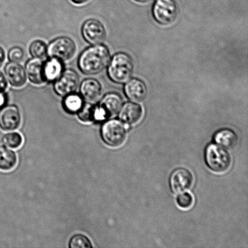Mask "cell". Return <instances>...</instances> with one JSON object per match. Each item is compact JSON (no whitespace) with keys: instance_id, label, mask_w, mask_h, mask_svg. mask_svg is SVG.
<instances>
[{"instance_id":"1","label":"cell","mask_w":248,"mask_h":248,"mask_svg":"<svg viewBox=\"0 0 248 248\" xmlns=\"http://www.w3.org/2000/svg\"><path fill=\"white\" fill-rule=\"evenodd\" d=\"M110 60V53L108 47L103 44L92 45L80 55L78 66L84 74L96 75L108 67Z\"/></svg>"},{"instance_id":"2","label":"cell","mask_w":248,"mask_h":248,"mask_svg":"<svg viewBox=\"0 0 248 248\" xmlns=\"http://www.w3.org/2000/svg\"><path fill=\"white\" fill-rule=\"evenodd\" d=\"M108 67V77L115 83H125L132 76L133 61L125 53H118L114 55Z\"/></svg>"},{"instance_id":"3","label":"cell","mask_w":248,"mask_h":248,"mask_svg":"<svg viewBox=\"0 0 248 248\" xmlns=\"http://www.w3.org/2000/svg\"><path fill=\"white\" fill-rule=\"evenodd\" d=\"M205 159L206 165L212 171L220 173L228 171L232 164L230 153L224 148L214 143L206 147Z\"/></svg>"},{"instance_id":"4","label":"cell","mask_w":248,"mask_h":248,"mask_svg":"<svg viewBox=\"0 0 248 248\" xmlns=\"http://www.w3.org/2000/svg\"><path fill=\"white\" fill-rule=\"evenodd\" d=\"M101 136L104 142L110 147H120L126 140L125 126L117 120L108 121L102 126Z\"/></svg>"},{"instance_id":"5","label":"cell","mask_w":248,"mask_h":248,"mask_svg":"<svg viewBox=\"0 0 248 248\" xmlns=\"http://www.w3.org/2000/svg\"><path fill=\"white\" fill-rule=\"evenodd\" d=\"M155 20L161 25H170L176 20L178 7L174 0H156L153 7Z\"/></svg>"},{"instance_id":"6","label":"cell","mask_w":248,"mask_h":248,"mask_svg":"<svg viewBox=\"0 0 248 248\" xmlns=\"http://www.w3.org/2000/svg\"><path fill=\"white\" fill-rule=\"evenodd\" d=\"M76 45L71 38L62 36L52 41L47 47V55L65 62L74 57L76 52Z\"/></svg>"},{"instance_id":"7","label":"cell","mask_w":248,"mask_h":248,"mask_svg":"<svg viewBox=\"0 0 248 248\" xmlns=\"http://www.w3.org/2000/svg\"><path fill=\"white\" fill-rule=\"evenodd\" d=\"M79 77L76 71L73 69H67L56 80L54 90L58 95L64 97L68 94L75 93L78 88Z\"/></svg>"},{"instance_id":"8","label":"cell","mask_w":248,"mask_h":248,"mask_svg":"<svg viewBox=\"0 0 248 248\" xmlns=\"http://www.w3.org/2000/svg\"><path fill=\"white\" fill-rule=\"evenodd\" d=\"M84 40L92 45H101L106 40V31L101 22L95 19L85 21L82 27Z\"/></svg>"},{"instance_id":"9","label":"cell","mask_w":248,"mask_h":248,"mask_svg":"<svg viewBox=\"0 0 248 248\" xmlns=\"http://www.w3.org/2000/svg\"><path fill=\"white\" fill-rule=\"evenodd\" d=\"M194 177L191 171L184 168L175 170L170 178V188L174 193L188 190L193 186Z\"/></svg>"},{"instance_id":"10","label":"cell","mask_w":248,"mask_h":248,"mask_svg":"<svg viewBox=\"0 0 248 248\" xmlns=\"http://www.w3.org/2000/svg\"><path fill=\"white\" fill-rule=\"evenodd\" d=\"M21 115L18 107L15 105L5 106L0 110V127L2 130H16L20 125Z\"/></svg>"},{"instance_id":"11","label":"cell","mask_w":248,"mask_h":248,"mask_svg":"<svg viewBox=\"0 0 248 248\" xmlns=\"http://www.w3.org/2000/svg\"><path fill=\"white\" fill-rule=\"evenodd\" d=\"M80 94L87 103L95 104L101 97L100 82L93 78L84 80L80 86Z\"/></svg>"},{"instance_id":"12","label":"cell","mask_w":248,"mask_h":248,"mask_svg":"<svg viewBox=\"0 0 248 248\" xmlns=\"http://www.w3.org/2000/svg\"><path fill=\"white\" fill-rule=\"evenodd\" d=\"M5 74L10 84L15 87H21L26 84L25 69L18 62H10L5 67Z\"/></svg>"},{"instance_id":"13","label":"cell","mask_w":248,"mask_h":248,"mask_svg":"<svg viewBox=\"0 0 248 248\" xmlns=\"http://www.w3.org/2000/svg\"><path fill=\"white\" fill-rule=\"evenodd\" d=\"M124 92L126 97L135 103L144 101L147 94V89L145 84L138 79H133L126 82Z\"/></svg>"},{"instance_id":"14","label":"cell","mask_w":248,"mask_h":248,"mask_svg":"<svg viewBox=\"0 0 248 248\" xmlns=\"http://www.w3.org/2000/svg\"><path fill=\"white\" fill-rule=\"evenodd\" d=\"M44 64L42 59L36 58H33L26 63L27 77L32 83L40 85L46 82L44 76Z\"/></svg>"},{"instance_id":"15","label":"cell","mask_w":248,"mask_h":248,"mask_svg":"<svg viewBox=\"0 0 248 248\" xmlns=\"http://www.w3.org/2000/svg\"><path fill=\"white\" fill-rule=\"evenodd\" d=\"M143 110L137 104L128 103L121 108L119 112V118L122 122L128 125L137 124L142 119Z\"/></svg>"},{"instance_id":"16","label":"cell","mask_w":248,"mask_h":248,"mask_svg":"<svg viewBox=\"0 0 248 248\" xmlns=\"http://www.w3.org/2000/svg\"><path fill=\"white\" fill-rule=\"evenodd\" d=\"M123 104V99L120 94L109 93L102 98L99 106L103 109L108 118L117 115L120 112Z\"/></svg>"},{"instance_id":"17","label":"cell","mask_w":248,"mask_h":248,"mask_svg":"<svg viewBox=\"0 0 248 248\" xmlns=\"http://www.w3.org/2000/svg\"><path fill=\"white\" fill-rule=\"evenodd\" d=\"M214 140L217 144L225 149L233 150L236 147L239 139L234 131L223 128L215 134Z\"/></svg>"},{"instance_id":"18","label":"cell","mask_w":248,"mask_h":248,"mask_svg":"<svg viewBox=\"0 0 248 248\" xmlns=\"http://www.w3.org/2000/svg\"><path fill=\"white\" fill-rule=\"evenodd\" d=\"M63 62L55 58L50 59L44 64V76L46 81H55L64 71Z\"/></svg>"},{"instance_id":"19","label":"cell","mask_w":248,"mask_h":248,"mask_svg":"<svg viewBox=\"0 0 248 248\" xmlns=\"http://www.w3.org/2000/svg\"><path fill=\"white\" fill-rule=\"evenodd\" d=\"M17 164L16 153L3 142H0V170L9 171Z\"/></svg>"},{"instance_id":"20","label":"cell","mask_w":248,"mask_h":248,"mask_svg":"<svg viewBox=\"0 0 248 248\" xmlns=\"http://www.w3.org/2000/svg\"><path fill=\"white\" fill-rule=\"evenodd\" d=\"M84 103L81 94L75 93L64 96L63 100V108L69 113H76L82 108Z\"/></svg>"},{"instance_id":"21","label":"cell","mask_w":248,"mask_h":248,"mask_svg":"<svg viewBox=\"0 0 248 248\" xmlns=\"http://www.w3.org/2000/svg\"><path fill=\"white\" fill-rule=\"evenodd\" d=\"M94 108L95 105L89 103H84L82 108L78 111V116L80 120L84 123L94 121Z\"/></svg>"},{"instance_id":"22","label":"cell","mask_w":248,"mask_h":248,"mask_svg":"<svg viewBox=\"0 0 248 248\" xmlns=\"http://www.w3.org/2000/svg\"><path fill=\"white\" fill-rule=\"evenodd\" d=\"M29 51L33 58L43 60L47 55V46L43 41L36 40L31 44Z\"/></svg>"},{"instance_id":"23","label":"cell","mask_w":248,"mask_h":248,"mask_svg":"<svg viewBox=\"0 0 248 248\" xmlns=\"http://www.w3.org/2000/svg\"><path fill=\"white\" fill-rule=\"evenodd\" d=\"M93 245L88 237L83 234L74 235L69 242L70 248H92Z\"/></svg>"},{"instance_id":"24","label":"cell","mask_w":248,"mask_h":248,"mask_svg":"<svg viewBox=\"0 0 248 248\" xmlns=\"http://www.w3.org/2000/svg\"><path fill=\"white\" fill-rule=\"evenodd\" d=\"M2 142L9 148H17L20 147L23 143V138L18 133H8L4 135Z\"/></svg>"},{"instance_id":"25","label":"cell","mask_w":248,"mask_h":248,"mask_svg":"<svg viewBox=\"0 0 248 248\" xmlns=\"http://www.w3.org/2000/svg\"><path fill=\"white\" fill-rule=\"evenodd\" d=\"M177 203L178 205L184 210L190 208L194 203L193 197L191 194L183 192L179 194L177 198Z\"/></svg>"},{"instance_id":"26","label":"cell","mask_w":248,"mask_h":248,"mask_svg":"<svg viewBox=\"0 0 248 248\" xmlns=\"http://www.w3.org/2000/svg\"><path fill=\"white\" fill-rule=\"evenodd\" d=\"M24 57V52L23 48L19 47H14L9 50L8 58L10 62H21Z\"/></svg>"},{"instance_id":"27","label":"cell","mask_w":248,"mask_h":248,"mask_svg":"<svg viewBox=\"0 0 248 248\" xmlns=\"http://www.w3.org/2000/svg\"><path fill=\"white\" fill-rule=\"evenodd\" d=\"M7 86V82L6 77L0 72V92H4Z\"/></svg>"},{"instance_id":"28","label":"cell","mask_w":248,"mask_h":248,"mask_svg":"<svg viewBox=\"0 0 248 248\" xmlns=\"http://www.w3.org/2000/svg\"><path fill=\"white\" fill-rule=\"evenodd\" d=\"M7 101V94L4 93V92H0V108L6 106Z\"/></svg>"},{"instance_id":"29","label":"cell","mask_w":248,"mask_h":248,"mask_svg":"<svg viewBox=\"0 0 248 248\" xmlns=\"http://www.w3.org/2000/svg\"><path fill=\"white\" fill-rule=\"evenodd\" d=\"M5 60V52L2 48L0 47V68L2 66Z\"/></svg>"},{"instance_id":"30","label":"cell","mask_w":248,"mask_h":248,"mask_svg":"<svg viewBox=\"0 0 248 248\" xmlns=\"http://www.w3.org/2000/svg\"><path fill=\"white\" fill-rule=\"evenodd\" d=\"M72 1L75 4H81L85 3V2L89 1V0H72Z\"/></svg>"},{"instance_id":"31","label":"cell","mask_w":248,"mask_h":248,"mask_svg":"<svg viewBox=\"0 0 248 248\" xmlns=\"http://www.w3.org/2000/svg\"><path fill=\"white\" fill-rule=\"evenodd\" d=\"M135 1L140 2H147L151 1V0H135Z\"/></svg>"}]
</instances>
